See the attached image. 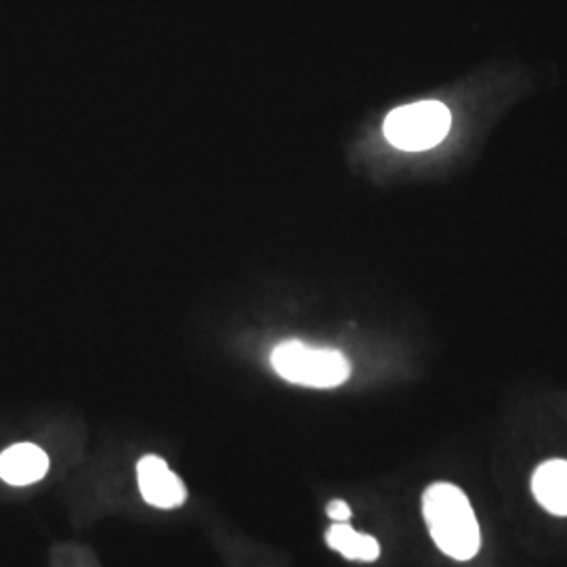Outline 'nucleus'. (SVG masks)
Returning a JSON list of instances; mask_svg holds the SVG:
<instances>
[{"label": "nucleus", "instance_id": "nucleus-1", "mask_svg": "<svg viewBox=\"0 0 567 567\" xmlns=\"http://www.w3.org/2000/svg\"><path fill=\"white\" fill-rule=\"evenodd\" d=\"M423 517L433 543L450 559L471 561L480 553V522L461 487L446 482L426 487Z\"/></svg>", "mask_w": 567, "mask_h": 567}, {"label": "nucleus", "instance_id": "nucleus-2", "mask_svg": "<svg viewBox=\"0 0 567 567\" xmlns=\"http://www.w3.org/2000/svg\"><path fill=\"white\" fill-rule=\"evenodd\" d=\"M271 365L284 381L311 389L343 385L351 374L349 360L337 349L309 347L301 341H286L271 351Z\"/></svg>", "mask_w": 567, "mask_h": 567}, {"label": "nucleus", "instance_id": "nucleus-3", "mask_svg": "<svg viewBox=\"0 0 567 567\" xmlns=\"http://www.w3.org/2000/svg\"><path fill=\"white\" fill-rule=\"evenodd\" d=\"M452 114L444 103L419 102L393 110L386 116L385 137L405 152H423L446 140Z\"/></svg>", "mask_w": 567, "mask_h": 567}, {"label": "nucleus", "instance_id": "nucleus-4", "mask_svg": "<svg viewBox=\"0 0 567 567\" xmlns=\"http://www.w3.org/2000/svg\"><path fill=\"white\" fill-rule=\"evenodd\" d=\"M137 482L143 501L152 507L171 511L183 507L187 501V489L182 480L156 454L143 456L137 463Z\"/></svg>", "mask_w": 567, "mask_h": 567}, {"label": "nucleus", "instance_id": "nucleus-5", "mask_svg": "<svg viewBox=\"0 0 567 567\" xmlns=\"http://www.w3.org/2000/svg\"><path fill=\"white\" fill-rule=\"evenodd\" d=\"M49 471V456L34 444H16L0 454V480L9 486H32Z\"/></svg>", "mask_w": 567, "mask_h": 567}, {"label": "nucleus", "instance_id": "nucleus-6", "mask_svg": "<svg viewBox=\"0 0 567 567\" xmlns=\"http://www.w3.org/2000/svg\"><path fill=\"white\" fill-rule=\"evenodd\" d=\"M532 492L550 515L567 517V461L555 458L538 466L532 475Z\"/></svg>", "mask_w": 567, "mask_h": 567}, {"label": "nucleus", "instance_id": "nucleus-7", "mask_svg": "<svg viewBox=\"0 0 567 567\" xmlns=\"http://www.w3.org/2000/svg\"><path fill=\"white\" fill-rule=\"evenodd\" d=\"M326 543L328 547L334 548L337 553H341L344 559L349 561H364L372 564L381 557V545L377 538L360 534L358 529L347 524H334L326 532Z\"/></svg>", "mask_w": 567, "mask_h": 567}, {"label": "nucleus", "instance_id": "nucleus-8", "mask_svg": "<svg viewBox=\"0 0 567 567\" xmlns=\"http://www.w3.org/2000/svg\"><path fill=\"white\" fill-rule=\"evenodd\" d=\"M328 517L334 522V524H347L351 519V507L344 503V501H332L328 507H326Z\"/></svg>", "mask_w": 567, "mask_h": 567}]
</instances>
